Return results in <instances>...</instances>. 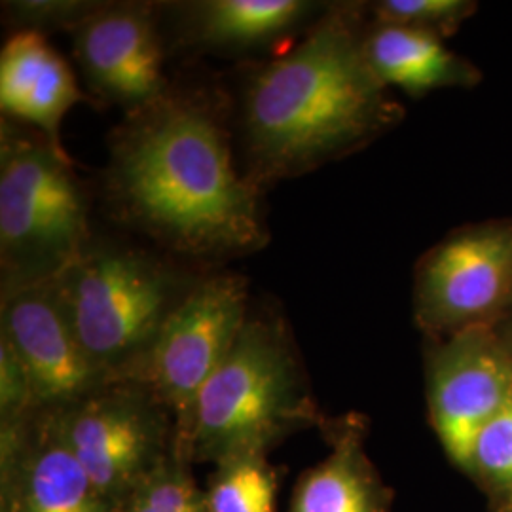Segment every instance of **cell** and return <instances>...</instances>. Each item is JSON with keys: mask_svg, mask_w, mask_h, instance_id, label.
Here are the masks:
<instances>
[{"mask_svg": "<svg viewBox=\"0 0 512 512\" xmlns=\"http://www.w3.org/2000/svg\"><path fill=\"white\" fill-rule=\"evenodd\" d=\"M196 281L160 256L92 238L50 283L80 346L114 382L143 359Z\"/></svg>", "mask_w": 512, "mask_h": 512, "instance_id": "cell-3", "label": "cell"}, {"mask_svg": "<svg viewBox=\"0 0 512 512\" xmlns=\"http://www.w3.org/2000/svg\"><path fill=\"white\" fill-rule=\"evenodd\" d=\"M71 35L80 71L99 99L129 114L169 90L160 19L152 4L101 2Z\"/></svg>", "mask_w": 512, "mask_h": 512, "instance_id": "cell-10", "label": "cell"}, {"mask_svg": "<svg viewBox=\"0 0 512 512\" xmlns=\"http://www.w3.org/2000/svg\"><path fill=\"white\" fill-rule=\"evenodd\" d=\"M330 2L308 0H202L175 4L181 40L215 54H249L302 37Z\"/></svg>", "mask_w": 512, "mask_h": 512, "instance_id": "cell-13", "label": "cell"}, {"mask_svg": "<svg viewBox=\"0 0 512 512\" xmlns=\"http://www.w3.org/2000/svg\"><path fill=\"white\" fill-rule=\"evenodd\" d=\"M2 332L29 376L38 410H63L107 378L80 346L50 281L2 291Z\"/></svg>", "mask_w": 512, "mask_h": 512, "instance_id": "cell-11", "label": "cell"}, {"mask_svg": "<svg viewBox=\"0 0 512 512\" xmlns=\"http://www.w3.org/2000/svg\"><path fill=\"white\" fill-rule=\"evenodd\" d=\"M429 418L442 448L471 471L484 425L512 399V346L495 327L427 338Z\"/></svg>", "mask_w": 512, "mask_h": 512, "instance_id": "cell-8", "label": "cell"}, {"mask_svg": "<svg viewBox=\"0 0 512 512\" xmlns=\"http://www.w3.org/2000/svg\"><path fill=\"white\" fill-rule=\"evenodd\" d=\"M209 512H275V478L262 456L228 461L207 495Z\"/></svg>", "mask_w": 512, "mask_h": 512, "instance_id": "cell-17", "label": "cell"}, {"mask_svg": "<svg viewBox=\"0 0 512 512\" xmlns=\"http://www.w3.org/2000/svg\"><path fill=\"white\" fill-rule=\"evenodd\" d=\"M112 213L173 255L220 260L262 249L260 190L239 173L220 99L169 90L112 131Z\"/></svg>", "mask_w": 512, "mask_h": 512, "instance_id": "cell-1", "label": "cell"}, {"mask_svg": "<svg viewBox=\"0 0 512 512\" xmlns=\"http://www.w3.org/2000/svg\"><path fill=\"white\" fill-rule=\"evenodd\" d=\"M164 404L145 385L114 380L55 410L61 439L103 499L143 478L164 435Z\"/></svg>", "mask_w": 512, "mask_h": 512, "instance_id": "cell-9", "label": "cell"}, {"mask_svg": "<svg viewBox=\"0 0 512 512\" xmlns=\"http://www.w3.org/2000/svg\"><path fill=\"white\" fill-rule=\"evenodd\" d=\"M361 420H344L334 431L329 458L300 478L291 512H389L387 492L363 448Z\"/></svg>", "mask_w": 512, "mask_h": 512, "instance_id": "cell-15", "label": "cell"}, {"mask_svg": "<svg viewBox=\"0 0 512 512\" xmlns=\"http://www.w3.org/2000/svg\"><path fill=\"white\" fill-rule=\"evenodd\" d=\"M363 44L372 71L385 86L414 99L437 90H471L484 78L471 59L450 50L444 40L410 27L368 16Z\"/></svg>", "mask_w": 512, "mask_h": 512, "instance_id": "cell-14", "label": "cell"}, {"mask_svg": "<svg viewBox=\"0 0 512 512\" xmlns=\"http://www.w3.org/2000/svg\"><path fill=\"white\" fill-rule=\"evenodd\" d=\"M317 418L283 323L249 313L234 348L203 387L183 439L194 458L224 465L262 456L281 435Z\"/></svg>", "mask_w": 512, "mask_h": 512, "instance_id": "cell-4", "label": "cell"}, {"mask_svg": "<svg viewBox=\"0 0 512 512\" xmlns=\"http://www.w3.org/2000/svg\"><path fill=\"white\" fill-rule=\"evenodd\" d=\"M471 471L494 488L512 494V399L478 433Z\"/></svg>", "mask_w": 512, "mask_h": 512, "instance_id": "cell-19", "label": "cell"}, {"mask_svg": "<svg viewBox=\"0 0 512 512\" xmlns=\"http://www.w3.org/2000/svg\"><path fill=\"white\" fill-rule=\"evenodd\" d=\"M247 317L249 291L243 275L198 277L124 380L145 385L171 408L184 437L203 387L234 348Z\"/></svg>", "mask_w": 512, "mask_h": 512, "instance_id": "cell-6", "label": "cell"}, {"mask_svg": "<svg viewBox=\"0 0 512 512\" xmlns=\"http://www.w3.org/2000/svg\"><path fill=\"white\" fill-rule=\"evenodd\" d=\"M495 330L512 346V302L509 310L505 313V317L501 319V323L495 327Z\"/></svg>", "mask_w": 512, "mask_h": 512, "instance_id": "cell-23", "label": "cell"}, {"mask_svg": "<svg viewBox=\"0 0 512 512\" xmlns=\"http://www.w3.org/2000/svg\"><path fill=\"white\" fill-rule=\"evenodd\" d=\"M512 302V219L463 224L421 256L414 319L427 338L497 327Z\"/></svg>", "mask_w": 512, "mask_h": 512, "instance_id": "cell-7", "label": "cell"}, {"mask_svg": "<svg viewBox=\"0 0 512 512\" xmlns=\"http://www.w3.org/2000/svg\"><path fill=\"white\" fill-rule=\"evenodd\" d=\"M368 2H330L289 52L243 78L245 177L264 184L344 160L403 122V105L365 55Z\"/></svg>", "mask_w": 512, "mask_h": 512, "instance_id": "cell-2", "label": "cell"}, {"mask_svg": "<svg viewBox=\"0 0 512 512\" xmlns=\"http://www.w3.org/2000/svg\"><path fill=\"white\" fill-rule=\"evenodd\" d=\"M128 512H209V507L188 476L171 471L148 476Z\"/></svg>", "mask_w": 512, "mask_h": 512, "instance_id": "cell-20", "label": "cell"}, {"mask_svg": "<svg viewBox=\"0 0 512 512\" xmlns=\"http://www.w3.org/2000/svg\"><path fill=\"white\" fill-rule=\"evenodd\" d=\"M101 2L90 0H18L4 2V12L16 31L46 33L52 29L73 31Z\"/></svg>", "mask_w": 512, "mask_h": 512, "instance_id": "cell-21", "label": "cell"}, {"mask_svg": "<svg viewBox=\"0 0 512 512\" xmlns=\"http://www.w3.org/2000/svg\"><path fill=\"white\" fill-rule=\"evenodd\" d=\"M478 8L475 0H378L368 2V16L446 40L454 37Z\"/></svg>", "mask_w": 512, "mask_h": 512, "instance_id": "cell-18", "label": "cell"}, {"mask_svg": "<svg viewBox=\"0 0 512 512\" xmlns=\"http://www.w3.org/2000/svg\"><path fill=\"white\" fill-rule=\"evenodd\" d=\"M35 408L25 366L6 338L0 336V410L4 423H16Z\"/></svg>", "mask_w": 512, "mask_h": 512, "instance_id": "cell-22", "label": "cell"}, {"mask_svg": "<svg viewBox=\"0 0 512 512\" xmlns=\"http://www.w3.org/2000/svg\"><path fill=\"white\" fill-rule=\"evenodd\" d=\"M44 412L42 439L23 478L21 512H105V499L61 439L54 412Z\"/></svg>", "mask_w": 512, "mask_h": 512, "instance_id": "cell-16", "label": "cell"}, {"mask_svg": "<svg viewBox=\"0 0 512 512\" xmlns=\"http://www.w3.org/2000/svg\"><path fill=\"white\" fill-rule=\"evenodd\" d=\"M86 97L76 76L48 38L37 31H16L0 54V109L4 118L40 129L61 154V122Z\"/></svg>", "mask_w": 512, "mask_h": 512, "instance_id": "cell-12", "label": "cell"}, {"mask_svg": "<svg viewBox=\"0 0 512 512\" xmlns=\"http://www.w3.org/2000/svg\"><path fill=\"white\" fill-rule=\"evenodd\" d=\"M90 205L67 154L2 118V291L52 281L90 243Z\"/></svg>", "mask_w": 512, "mask_h": 512, "instance_id": "cell-5", "label": "cell"}]
</instances>
